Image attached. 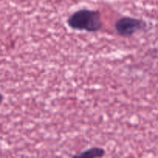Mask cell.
I'll use <instances>...</instances> for the list:
<instances>
[{
	"label": "cell",
	"mask_w": 158,
	"mask_h": 158,
	"mask_svg": "<svg viewBox=\"0 0 158 158\" xmlns=\"http://www.w3.org/2000/svg\"><path fill=\"white\" fill-rule=\"evenodd\" d=\"M145 27L146 23L144 21L129 16L122 17L115 23L116 31L122 36H131Z\"/></svg>",
	"instance_id": "2"
},
{
	"label": "cell",
	"mask_w": 158,
	"mask_h": 158,
	"mask_svg": "<svg viewBox=\"0 0 158 158\" xmlns=\"http://www.w3.org/2000/svg\"><path fill=\"white\" fill-rule=\"evenodd\" d=\"M105 155V151L101 148H92L86 151H83L82 153L76 154L73 157H101Z\"/></svg>",
	"instance_id": "3"
},
{
	"label": "cell",
	"mask_w": 158,
	"mask_h": 158,
	"mask_svg": "<svg viewBox=\"0 0 158 158\" xmlns=\"http://www.w3.org/2000/svg\"><path fill=\"white\" fill-rule=\"evenodd\" d=\"M67 24L73 29L94 32L101 29L103 22L98 11L82 9L68 18Z\"/></svg>",
	"instance_id": "1"
}]
</instances>
